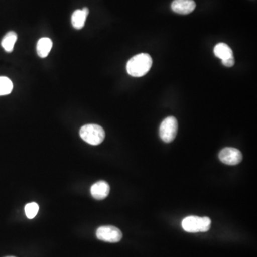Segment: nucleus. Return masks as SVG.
<instances>
[{"instance_id":"9b49d317","label":"nucleus","mask_w":257,"mask_h":257,"mask_svg":"<svg viewBox=\"0 0 257 257\" xmlns=\"http://www.w3.org/2000/svg\"><path fill=\"white\" fill-rule=\"evenodd\" d=\"M214 53L216 57L221 59V61L234 57L231 47L225 43L217 44L214 47Z\"/></svg>"},{"instance_id":"423d86ee","label":"nucleus","mask_w":257,"mask_h":257,"mask_svg":"<svg viewBox=\"0 0 257 257\" xmlns=\"http://www.w3.org/2000/svg\"><path fill=\"white\" fill-rule=\"evenodd\" d=\"M219 158L225 165L234 166L238 165L242 160L241 152L233 147H226L219 152Z\"/></svg>"},{"instance_id":"0eeeda50","label":"nucleus","mask_w":257,"mask_h":257,"mask_svg":"<svg viewBox=\"0 0 257 257\" xmlns=\"http://www.w3.org/2000/svg\"><path fill=\"white\" fill-rule=\"evenodd\" d=\"M171 8L177 14L188 15L195 9L196 3L194 0H174Z\"/></svg>"},{"instance_id":"4468645a","label":"nucleus","mask_w":257,"mask_h":257,"mask_svg":"<svg viewBox=\"0 0 257 257\" xmlns=\"http://www.w3.org/2000/svg\"><path fill=\"white\" fill-rule=\"evenodd\" d=\"M39 211V206L37 203L32 202L27 204L25 207V214L28 219H32L37 216Z\"/></svg>"},{"instance_id":"39448f33","label":"nucleus","mask_w":257,"mask_h":257,"mask_svg":"<svg viewBox=\"0 0 257 257\" xmlns=\"http://www.w3.org/2000/svg\"><path fill=\"white\" fill-rule=\"evenodd\" d=\"M96 237L101 241L109 243L119 242L122 238V233L114 226H102L98 228Z\"/></svg>"},{"instance_id":"9d476101","label":"nucleus","mask_w":257,"mask_h":257,"mask_svg":"<svg viewBox=\"0 0 257 257\" xmlns=\"http://www.w3.org/2000/svg\"><path fill=\"white\" fill-rule=\"evenodd\" d=\"M52 47V42L50 38L43 37L40 39L37 45V52L39 57L45 58L50 54Z\"/></svg>"},{"instance_id":"f8f14e48","label":"nucleus","mask_w":257,"mask_h":257,"mask_svg":"<svg viewBox=\"0 0 257 257\" xmlns=\"http://www.w3.org/2000/svg\"><path fill=\"white\" fill-rule=\"evenodd\" d=\"M18 40L16 32L11 31L8 32L2 40L1 45L7 52H12L14 50L15 43Z\"/></svg>"},{"instance_id":"f03ea898","label":"nucleus","mask_w":257,"mask_h":257,"mask_svg":"<svg viewBox=\"0 0 257 257\" xmlns=\"http://www.w3.org/2000/svg\"><path fill=\"white\" fill-rule=\"evenodd\" d=\"M81 138L91 145H100L105 138L104 128L97 124H86L79 131Z\"/></svg>"},{"instance_id":"1a4fd4ad","label":"nucleus","mask_w":257,"mask_h":257,"mask_svg":"<svg viewBox=\"0 0 257 257\" xmlns=\"http://www.w3.org/2000/svg\"><path fill=\"white\" fill-rule=\"evenodd\" d=\"M88 15H89V9L87 8L74 11L72 16V24L74 28L81 30L84 28Z\"/></svg>"},{"instance_id":"f257e3e1","label":"nucleus","mask_w":257,"mask_h":257,"mask_svg":"<svg viewBox=\"0 0 257 257\" xmlns=\"http://www.w3.org/2000/svg\"><path fill=\"white\" fill-rule=\"evenodd\" d=\"M152 66L151 56L147 53H141L134 56L126 64V71L130 75L135 77L145 76L150 70Z\"/></svg>"},{"instance_id":"7ed1b4c3","label":"nucleus","mask_w":257,"mask_h":257,"mask_svg":"<svg viewBox=\"0 0 257 257\" xmlns=\"http://www.w3.org/2000/svg\"><path fill=\"white\" fill-rule=\"evenodd\" d=\"M184 231L189 233L206 232L211 227V219L209 217L189 216L184 218L182 222Z\"/></svg>"},{"instance_id":"ddd939ff","label":"nucleus","mask_w":257,"mask_h":257,"mask_svg":"<svg viewBox=\"0 0 257 257\" xmlns=\"http://www.w3.org/2000/svg\"><path fill=\"white\" fill-rule=\"evenodd\" d=\"M13 89V82L8 77H0V96L8 95Z\"/></svg>"},{"instance_id":"dca6fc26","label":"nucleus","mask_w":257,"mask_h":257,"mask_svg":"<svg viewBox=\"0 0 257 257\" xmlns=\"http://www.w3.org/2000/svg\"><path fill=\"white\" fill-rule=\"evenodd\" d=\"M7 257H15V256H7Z\"/></svg>"},{"instance_id":"2eb2a0df","label":"nucleus","mask_w":257,"mask_h":257,"mask_svg":"<svg viewBox=\"0 0 257 257\" xmlns=\"http://www.w3.org/2000/svg\"><path fill=\"white\" fill-rule=\"evenodd\" d=\"M221 62L225 67H231L234 65L235 60L234 57H231V58L227 59V60H222Z\"/></svg>"},{"instance_id":"6e6552de","label":"nucleus","mask_w":257,"mask_h":257,"mask_svg":"<svg viewBox=\"0 0 257 257\" xmlns=\"http://www.w3.org/2000/svg\"><path fill=\"white\" fill-rule=\"evenodd\" d=\"M110 187L109 184L104 181H99L93 184L91 187V194L94 199L102 200L109 195Z\"/></svg>"},{"instance_id":"20e7f679","label":"nucleus","mask_w":257,"mask_h":257,"mask_svg":"<svg viewBox=\"0 0 257 257\" xmlns=\"http://www.w3.org/2000/svg\"><path fill=\"white\" fill-rule=\"evenodd\" d=\"M178 130V122L175 116H168L162 121L160 127V136L162 141L170 143L175 140Z\"/></svg>"}]
</instances>
